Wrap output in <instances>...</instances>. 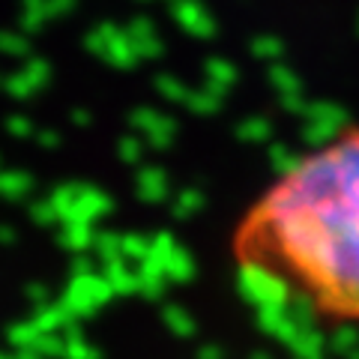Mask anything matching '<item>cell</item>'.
Listing matches in <instances>:
<instances>
[{"instance_id":"obj_1","label":"cell","mask_w":359,"mask_h":359,"mask_svg":"<svg viewBox=\"0 0 359 359\" xmlns=\"http://www.w3.org/2000/svg\"><path fill=\"white\" fill-rule=\"evenodd\" d=\"M233 249L240 266L282 278L318 318L359 320V132L285 168Z\"/></svg>"}]
</instances>
